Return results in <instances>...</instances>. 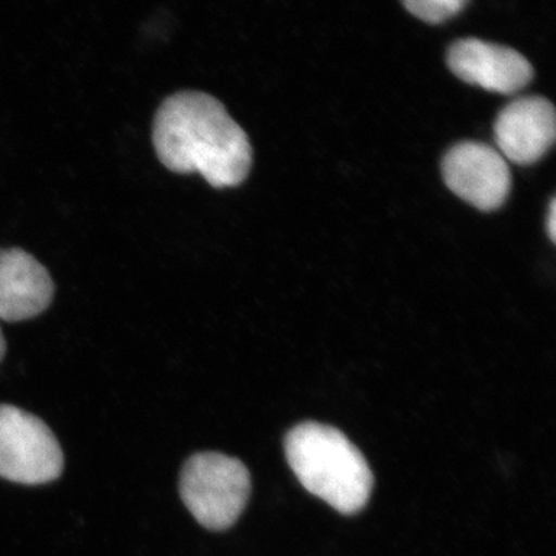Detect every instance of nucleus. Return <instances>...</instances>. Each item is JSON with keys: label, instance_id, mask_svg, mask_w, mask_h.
I'll list each match as a JSON object with an SVG mask.
<instances>
[{"label": "nucleus", "instance_id": "nucleus-1", "mask_svg": "<svg viewBox=\"0 0 556 556\" xmlns=\"http://www.w3.org/2000/svg\"><path fill=\"white\" fill-rule=\"evenodd\" d=\"M153 146L167 169L200 174L212 188H237L251 172L247 131L217 98L203 91H179L160 105Z\"/></svg>", "mask_w": 556, "mask_h": 556}, {"label": "nucleus", "instance_id": "nucleus-2", "mask_svg": "<svg viewBox=\"0 0 556 556\" xmlns=\"http://www.w3.org/2000/svg\"><path fill=\"white\" fill-rule=\"evenodd\" d=\"M289 467L302 485L343 515L357 514L371 496V468L338 428L305 422L285 439Z\"/></svg>", "mask_w": 556, "mask_h": 556}, {"label": "nucleus", "instance_id": "nucleus-7", "mask_svg": "<svg viewBox=\"0 0 556 556\" xmlns=\"http://www.w3.org/2000/svg\"><path fill=\"white\" fill-rule=\"evenodd\" d=\"M497 150L521 166L536 163L556 138L555 109L546 98H519L500 113L495 123Z\"/></svg>", "mask_w": 556, "mask_h": 556}, {"label": "nucleus", "instance_id": "nucleus-10", "mask_svg": "<svg viewBox=\"0 0 556 556\" xmlns=\"http://www.w3.org/2000/svg\"><path fill=\"white\" fill-rule=\"evenodd\" d=\"M547 232L548 237H551L552 241H555L556 237V201H551V206H548L547 214Z\"/></svg>", "mask_w": 556, "mask_h": 556}, {"label": "nucleus", "instance_id": "nucleus-11", "mask_svg": "<svg viewBox=\"0 0 556 556\" xmlns=\"http://www.w3.org/2000/svg\"><path fill=\"white\" fill-rule=\"evenodd\" d=\"M7 351V342L5 338H3L2 329H0V362H2L3 356H5Z\"/></svg>", "mask_w": 556, "mask_h": 556}, {"label": "nucleus", "instance_id": "nucleus-4", "mask_svg": "<svg viewBox=\"0 0 556 556\" xmlns=\"http://www.w3.org/2000/svg\"><path fill=\"white\" fill-rule=\"evenodd\" d=\"M64 455L53 431L39 417L0 404V478L39 485L60 478Z\"/></svg>", "mask_w": 556, "mask_h": 556}, {"label": "nucleus", "instance_id": "nucleus-5", "mask_svg": "<svg viewBox=\"0 0 556 556\" xmlns=\"http://www.w3.org/2000/svg\"><path fill=\"white\" fill-rule=\"evenodd\" d=\"M442 174L448 189L479 211H496L510 193L508 161L500 150L482 142H460L450 149Z\"/></svg>", "mask_w": 556, "mask_h": 556}, {"label": "nucleus", "instance_id": "nucleus-3", "mask_svg": "<svg viewBox=\"0 0 556 556\" xmlns=\"http://www.w3.org/2000/svg\"><path fill=\"white\" fill-rule=\"evenodd\" d=\"M179 492L182 503L201 526L226 530L236 525L247 507L251 477L237 457L199 453L182 468Z\"/></svg>", "mask_w": 556, "mask_h": 556}, {"label": "nucleus", "instance_id": "nucleus-8", "mask_svg": "<svg viewBox=\"0 0 556 556\" xmlns=\"http://www.w3.org/2000/svg\"><path fill=\"white\" fill-rule=\"evenodd\" d=\"M53 295L46 266L22 249H0V320L11 324L38 317Z\"/></svg>", "mask_w": 556, "mask_h": 556}, {"label": "nucleus", "instance_id": "nucleus-9", "mask_svg": "<svg viewBox=\"0 0 556 556\" xmlns=\"http://www.w3.org/2000/svg\"><path fill=\"white\" fill-rule=\"evenodd\" d=\"M468 0H404L409 13L428 24H439L456 16Z\"/></svg>", "mask_w": 556, "mask_h": 556}, {"label": "nucleus", "instance_id": "nucleus-6", "mask_svg": "<svg viewBox=\"0 0 556 556\" xmlns=\"http://www.w3.org/2000/svg\"><path fill=\"white\" fill-rule=\"evenodd\" d=\"M447 61L456 78L495 93H517L533 78L532 65L521 53L484 40H457Z\"/></svg>", "mask_w": 556, "mask_h": 556}]
</instances>
